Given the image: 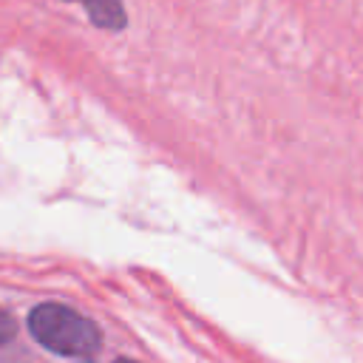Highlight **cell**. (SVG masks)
Wrapping results in <instances>:
<instances>
[{"label":"cell","instance_id":"obj_1","mask_svg":"<svg viewBox=\"0 0 363 363\" xmlns=\"http://www.w3.org/2000/svg\"><path fill=\"white\" fill-rule=\"evenodd\" d=\"M28 332L40 346L62 357H91L102 343L99 326L65 303L34 306L28 315Z\"/></svg>","mask_w":363,"mask_h":363},{"label":"cell","instance_id":"obj_2","mask_svg":"<svg viewBox=\"0 0 363 363\" xmlns=\"http://www.w3.org/2000/svg\"><path fill=\"white\" fill-rule=\"evenodd\" d=\"M65 3H79L96 28L119 31L128 26V14H125L122 0H65Z\"/></svg>","mask_w":363,"mask_h":363},{"label":"cell","instance_id":"obj_3","mask_svg":"<svg viewBox=\"0 0 363 363\" xmlns=\"http://www.w3.org/2000/svg\"><path fill=\"white\" fill-rule=\"evenodd\" d=\"M14 332H17L14 318H11L6 309H0V346H3V343H9V340L14 337Z\"/></svg>","mask_w":363,"mask_h":363},{"label":"cell","instance_id":"obj_4","mask_svg":"<svg viewBox=\"0 0 363 363\" xmlns=\"http://www.w3.org/2000/svg\"><path fill=\"white\" fill-rule=\"evenodd\" d=\"M116 363H133V360H116Z\"/></svg>","mask_w":363,"mask_h":363}]
</instances>
